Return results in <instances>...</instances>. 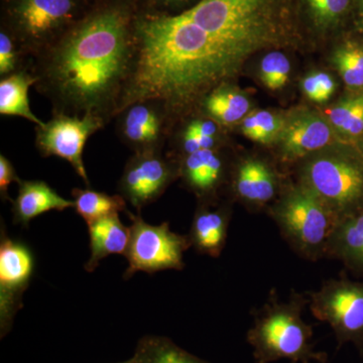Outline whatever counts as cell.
Listing matches in <instances>:
<instances>
[{
    "instance_id": "obj_1",
    "label": "cell",
    "mask_w": 363,
    "mask_h": 363,
    "mask_svg": "<svg viewBox=\"0 0 363 363\" xmlns=\"http://www.w3.org/2000/svg\"><path fill=\"white\" fill-rule=\"evenodd\" d=\"M138 14L124 2L104 4L28 61L52 113L116 119L135 67Z\"/></svg>"
},
{
    "instance_id": "obj_2",
    "label": "cell",
    "mask_w": 363,
    "mask_h": 363,
    "mask_svg": "<svg viewBox=\"0 0 363 363\" xmlns=\"http://www.w3.org/2000/svg\"><path fill=\"white\" fill-rule=\"evenodd\" d=\"M135 37V67L117 114L136 101L157 99L177 121L257 50L217 37L183 13H138Z\"/></svg>"
},
{
    "instance_id": "obj_3",
    "label": "cell",
    "mask_w": 363,
    "mask_h": 363,
    "mask_svg": "<svg viewBox=\"0 0 363 363\" xmlns=\"http://www.w3.org/2000/svg\"><path fill=\"white\" fill-rule=\"evenodd\" d=\"M308 305L307 293L293 292L284 300L271 290L267 302L253 312L247 333L255 362L330 363L326 352L315 350L313 326L303 319Z\"/></svg>"
},
{
    "instance_id": "obj_4",
    "label": "cell",
    "mask_w": 363,
    "mask_h": 363,
    "mask_svg": "<svg viewBox=\"0 0 363 363\" xmlns=\"http://www.w3.org/2000/svg\"><path fill=\"white\" fill-rule=\"evenodd\" d=\"M183 13L217 37L257 49L279 30L277 0H200Z\"/></svg>"
},
{
    "instance_id": "obj_5",
    "label": "cell",
    "mask_w": 363,
    "mask_h": 363,
    "mask_svg": "<svg viewBox=\"0 0 363 363\" xmlns=\"http://www.w3.org/2000/svg\"><path fill=\"white\" fill-rule=\"evenodd\" d=\"M271 216L291 248L303 259L327 257L329 241L337 226V215L309 188L286 192L271 209Z\"/></svg>"
},
{
    "instance_id": "obj_6",
    "label": "cell",
    "mask_w": 363,
    "mask_h": 363,
    "mask_svg": "<svg viewBox=\"0 0 363 363\" xmlns=\"http://www.w3.org/2000/svg\"><path fill=\"white\" fill-rule=\"evenodd\" d=\"M79 6L78 0H11L6 28L30 61L80 20Z\"/></svg>"
},
{
    "instance_id": "obj_7",
    "label": "cell",
    "mask_w": 363,
    "mask_h": 363,
    "mask_svg": "<svg viewBox=\"0 0 363 363\" xmlns=\"http://www.w3.org/2000/svg\"><path fill=\"white\" fill-rule=\"evenodd\" d=\"M303 185L337 215L339 221L363 210V164L353 157L325 155L303 168Z\"/></svg>"
},
{
    "instance_id": "obj_8",
    "label": "cell",
    "mask_w": 363,
    "mask_h": 363,
    "mask_svg": "<svg viewBox=\"0 0 363 363\" xmlns=\"http://www.w3.org/2000/svg\"><path fill=\"white\" fill-rule=\"evenodd\" d=\"M313 316L331 327L337 350L352 344L363 357V279H351L345 274L324 281L319 290L309 292Z\"/></svg>"
},
{
    "instance_id": "obj_9",
    "label": "cell",
    "mask_w": 363,
    "mask_h": 363,
    "mask_svg": "<svg viewBox=\"0 0 363 363\" xmlns=\"http://www.w3.org/2000/svg\"><path fill=\"white\" fill-rule=\"evenodd\" d=\"M131 220L130 240L128 252V267L124 279H130L138 272H155L185 267L184 253L191 247L188 235L173 233L168 222L152 225L143 220L140 214L128 211Z\"/></svg>"
},
{
    "instance_id": "obj_10",
    "label": "cell",
    "mask_w": 363,
    "mask_h": 363,
    "mask_svg": "<svg viewBox=\"0 0 363 363\" xmlns=\"http://www.w3.org/2000/svg\"><path fill=\"white\" fill-rule=\"evenodd\" d=\"M105 126L106 123L101 118L92 114L76 116L52 113V118L44 125L35 126V147L42 157L65 160L89 187L83 150L88 138Z\"/></svg>"
},
{
    "instance_id": "obj_11",
    "label": "cell",
    "mask_w": 363,
    "mask_h": 363,
    "mask_svg": "<svg viewBox=\"0 0 363 363\" xmlns=\"http://www.w3.org/2000/svg\"><path fill=\"white\" fill-rule=\"evenodd\" d=\"M35 271L30 245L11 238L1 220L0 227V338L13 329L14 318L23 307V294Z\"/></svg>"
},
{
    "instance_id": "obj_12",
    "label": "cell",
    "mask_w": 363,
    "mask_h": 363,
    "mask_svg": "<svg viewBox=\"0 0 363 363\" xmlns=\"http://www.w3.org/2000/svg\"><path fill=\"white\" fill-rule=\"evenodd\" d=\"M179 177V162L162 152H135L124 167L118 192L138 212L157 201Z\"/></svg>"
},
{
    "instance_id": "obj_13",
    "label": "cell",
    "mask_w": 363,
    "mask_h": 363,
    "mask_svg": "<svg viewBox=\"0 0 363 363\" xmlns=\"http://www.w3.org/2000/svg\"><path fill=\"white\" fill-rule=\"evenodd\" d=\"M117 135L133 152H162L176 118L157 99L128 105L116 117Z\"/></svg>"
},
{
    "instance_id": "obj_14",
    "label": "cell",
    "mask_w": 363,
    "mask_h": 363,
    "mask_svg": "<svg viewBox=\"0 0 363 363\" xmlns=\"http://www.w3.org/2000/svg\"><path fill=\"white\" fill-rule=\"evenodd\" d=\"M225 162L218 150H202L179 160V177L202 202H210L221 185Z\"/></svg>"
},
{
    "instance_id": "obj_15",
    "label": "cell",
    "mask_w": 363,
    "mask_h": 363,
    "mask_svg": "<svg viewBox=\"0 0 363 363\" xmlns=\"http://www.w3.org/2000/svg\"><path fill=\"white\" fill-rule=\"evenodd\" d=\"M231 213L228 208L203 202L196 210L188 234L191 247L209 257H220L225 247Z\"/></svg>"
},
{
    "instance_id": "obj_16",
    "label": "cell",
    "mask_w": 363,
    "mask_h": 363,
    "mask_svg": "<svg viewBox=\"0 0 363 363\" xmlns=\"http://www.w3.org/2000/svg\"><path fill=\"white\" fill-rule=\"evenodd\" d=\"M14 224L28 227L30 221L50 211H65L74 208L73 200H68L54 190L45 181L21 180L18 193L11 201Z\"/></svg>"
},
{
    "instance_id": "obj_17",
    "label": "cell",
    "mask_w": 363,
    "mask_h": 363,
    "mask_svg": "<svg viewBox=\"0 0 363 363\" xmlns=\"http://www.w3.org/2000/svg\"><path fill=\"white\" fill-rule=\"evenodd\" d=\"M233 186L234 194L240 201L262 207L276 197L278 178L266 162L250 157L236 167Z\"/></svg>"
},
{
    "instance_id": "obj_18",
    "label": "cell",
    "mask_w": 363,
    "mask_h": 363,
    "mask_svg": "<svg viewBox=\"0 0 363 363\" xmlns=\"http://www.w3.org/2000/svg\"><path fill=\"white\" fill-rule=\"evenodd\" d=\"M281 136V157L284 161L292 162L328 145L332 131L320 117L304 116L291 121L284 128Z\"/></svg>"
},
{
    "instance_id": "obj_19",
    "label": "cell",
    "mask_w": 363,
    "mask_h": 363,
    "mask_svg": "<svg viewBox=\"0 0 363 363\" xmlns=\"http://www.w3.org/2000/svg\"><path fill=\"white\" fill-rule=\"evenodd\" d=\"M326 257L339 260L346 271L363 279V210L338 222Z\"/></svg>"
},
{
    "instance_id": "obj_20",
    "label": "cell",
    "mask_w": 363,
    "mask_h": 363,
    "mask_svg": "<svg viewBox=\"0 0 363 363\" xmlns=\"http://www.w3.org/2000/svg\"><path fill=\"white\" fill-rule=\"evenodd\" d=\"M90 238V257L84 269L93 272L100 262L111 255H125L130 240V227H126L118 214L111 215L87 224Z\"/></svg>"
},
{
    "instance_id": "obj_21",
    "label": "cell",
    "mask_w": 363,
    "mask_h": 363,
    "mask_svg": "<svg viewBox=\"0 0 363 363\" xmlns=\"http://www.w3.org/2000/svg\"><path fill=\"white\" fill-rule=\"evenodd\" d=\"M35 82L37 79L28 70V67L0 79V114L23 117L35 126L44 125V121L30 109L28 100V91Z\"/></svg>"
},
{
    "instance_id": "obj_22",
    "label": "cell",
    "mask_w": 363,
    "mask_h": 363,
    "mask_svg": "<svg viewBox=\"0 0 363 363\" xmlns=\"http://www.w3.org/2000/svg\"><path fill=\"white\" fill-rule=\"evenodd\" d=\"M205 116L222 125H230L241 121L250 109V101L245 95L227 85L217 86L201 99Z\"/></svg>"
},
{
    "instance_id": "obj_23",
    "label": "cell",
    "mask_w": 363,
    "mask_h": 363,
    "mask_svg": "<svg viewBox=\"0 0 363 363\" xmlns=\"http://www.w3.org/2000/svg\"><path fill=\"white\" fill-rule=\"evenodd\" d=\"M72 196L76 213L87 224L121 212L128 213L126 200L121 194L109 195L89 188H75L72 190Z\"/></svg>"
},
{
    "instance_id": "obj_24",
    "label": "cell",
    "mask_w": 363,
    "mask_h": 363,
    "mask_svg": "<svg viewBox=\"0 0 363 363\" xmlns=\"http://www.w3.org/2000/svg\"><path fill=\"white\" fill-rule=\"evenodd\" d=\"M133 363H209L162 336L147 335L138 341Z\"/></svg>"
},
{
    "instance_id": "obj_25",
    "label": "cell",
    "mask_w": 363,
    "mask_h": 363,
    "mask_svg": "<svg viewBox=\"0 0 363 363\" xmlns=\"http://www.w3.org/2000/svg\"><path fill=\"white\" fill-rule=\"evenodd\" d=\"M332 125L343 135L357 136L363 133V93L346 98L326 111Z\"/></svg>"
},
{
    "instance_id": "obj_26",
    "label": "cell",
    "mask_w": 363,
    "mask_h": 363,
    "mask_svg": "<svg viewBox=\"0 0 363 363\" xmlns=\"http://www.w3.org/2000/svg\"><path fill=\"white\" fill-rule=\"evenodd\" d=\"M334 63L350 87H363V45L347 42L336 50Z\"/></svg>"
},
{
    "instance_id": "obj_27",
    "label": "cell",
    "mask_w": 363,
    "mask_h": 363,
    "mask_svg": "<svg viewBox=\"0 0 363 363\" xmlns=\"http://www.w3.org/2000/svg\"><path fill=\"white\" fill-rule=\"evenodd\" d=\"M314 23L320 28L338 25L350 11L352 0H306Z\"/></svg>"
},
{
    "instance_id": "obj_28",
    "label": "cell",
    "mask_w": 363,
    "mask_h": 363,
    "mask_svg": "<svg viewBox=\"0 0 363 363\" xmlns=\"http://www.w3.org/2000/svg\"><path fill=\"white\" fill-rule=\"evenodd\" d=\"M291 64L281 52L267 54L260 63V78L269 89L279 90L288 82Z\"/></svg>"
},
{
    "instance_id": "obj_29",
    "label": "cell",
    "mask_w": 363,
    "mask_h": 363,
    "mask_svg": "<svg viewBox=\"0 0 363 363\" xmlns=\"http://www.w3.org/2000/svg\"><path fill=\"white\" fill-rule=\"evenodd\" d=\"M28 60L18 42L6 28L0 32V77L4 78L28 68Z\"/></svg>"
},
{
    "instance_id": "obj_30",
    "label": "cell",
    "mask_w": 363,
    "mask_h": 363,
    "mask_svg": "<svg viewBox=\"0 0 363 363\" xmlns=\"http://www.w3.org/2000/svg\"><path fill=\"white\" fill-rule=\"evenodd\" d=\"M303 90L309 99L321 104L330 99L335 90V83L328 74L320 72L304 79Z\"/></svg>"
},
{
    "instance_id": "obj_31",
    "label": "cell",
    "mask_w": 363,
    "mask_h": 363,
    "mask_svg": "<svg viewBox=\"0 0 363 363\" xmlns=\"http://www.w3.org/2000/svg\"><path fill=\"white\" fill-rule=\"evenodd\" d=\"M255 113L259 128V143L267 145V143L274 142L279 133H281L285 128L283 121L269 111H260L255 112Z\"/></svg>"
},
{
    "instance_id": "obj_32",
    "label": "cell",
    "mask_w": 363,
    "mask_h": 363,
    "mask_svg": "<svg viewBox=\"0 0 363 363\" xmlns=\"http://www.w3.org/2000/svg\"><path fill=\"white\" fill-rule=\"evenodd\" d=\"M183 131L202 138H218L219 123L206 116L191 119Z\"/></svg>"
},
{
    "instance_id": "obj_33",
    "label": "cell",
    "mask_w": 363,
    "mask_h": 363,
    "mask_svg": "<svg viewBox=\"0 0 363 363\" xmlns=\"http://www.w3.org/2000/svg\"><path fill=\"white\" fill-rule=\"evenodd\" d=\"M21 181L13 162L4 154L0 155V197L2 201H13L9 195V185L13 182L18 184Z\"/></svg>"
},
{
    "instance_id": "obj_34",
    "label": "cell",
    "mask_w": 363,
    "mask_h": 363,
    "mask_svg": "<svg viewBox=\"0 0 363 363\" xmlns=\"http://www.w3.org/2000/svg\"><path fill=\"white\" fill-rule=\"evenodd\" d=\"M241 130H242L243 135L247 136V138L259 143V128L255 113L250 114V116L243 119Z\"/></svg>"
},
{
    "instance_id": "obj_35",
    "label": "cell",
    "mask_w": 363,
    "mask_h": 363,
    "mask_svg": "<svg viewBox=\"0 0 363 363\" xmlns=\"http://www.w3.org/2000/svg\"><path fill=\"white\" fill-rule=\"evenodd\" d=\"M157 1L161 2L164 6H177V4H184L188 0H157Z\"/></svg>"
},
{
    "instance_id": "obj_36",
    "label": "cell",
    "mask_w": 363,
    "mask_h": 363,
    "mask_svg": "<svg viewBox=\"0 0 363 363\" xmlns=\"http://www.w3.org/2000/svg\"><path fill=\"white\" fill-rule=\"evenodd\" d=\"M358 6H359L360 18H362L363 25V0H358Z\"/></svg>"
},
{
    "instance_id": "obj_37",
    "label": "cell",
    "mask_w": 363,
    "mask_h": 363,
    "mask_svg": "<svg viewBox=\"0 0 363 363\" xmlns=\"http://www.w3.org/2000/svg\"><path fill=\"white\" fill-rule=\"evenodd\" d=\"M118 363H133V357L130 358V359L125 360V362H118Z\"/></svg>"
}]
</instances>
